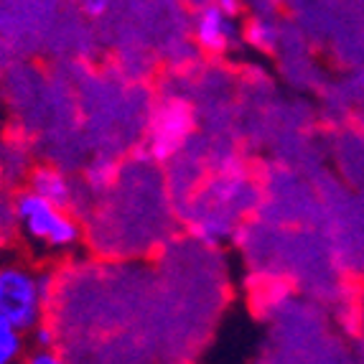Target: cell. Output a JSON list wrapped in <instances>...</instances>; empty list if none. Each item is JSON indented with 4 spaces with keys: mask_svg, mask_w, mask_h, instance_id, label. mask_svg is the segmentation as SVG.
Segmentation results:
<instances>
[{
    "mask_svg": "<svg viewBox=\"0 0 364 364\" xmlns=\"http://www.w3.org/2000/svg\"><path fill=\"white\" fill-rule=\"evenodd\" d=\"M49 301V275L18 257L0 260V314L31 331L43 321Z\"/></svg>",
    "mask_w": 364,
    "mask_h": 364,
    "instance_id": "1",
    "label": "cell"
},
{
    "mask_svg": "<svg viewBox=\"0 0 364 364\" xmlns=\"http://www.w3.org/2000/svg\"><path fill=\"white\" fill-rule=\"evenodd\" d=\"M16 222L28 242L56 252L77 247L82 240V227L69 214V209L49 201L33 188L21 191L16 199Z\"/></svg>",
    "mask_w": 364,
    "mask_h": 364,
    "instance_id": "2",
    "label": "cell"
},
{
    "mask_svg": "<svg viewBox=\"0 0 364 364\" xmlns=\"http://www.w3.org/2000/svg\"><path fill=\"white\" fill-rule=\"evenodd\" d=\"M191 130V112L188 105L181 100H171L161 107L156 122L151 128V151L153 158L164 161L183 143V138Z\"/></svg>",
    "mask_w": 364,
    "mask_h": 364,
    "instance_id": "3",
    "label": "cell"
},
{
    "mask_svg": "<svg viewBox=\"0 0 364 364\" xmlns=\"http://www.w3.org/2000/svg\"><path fill=\"white\" fill-rule=\"evenodd\" d=\"M194 38L209 54H225L237 38L235 13L219 8L217 3H207L194 18Z\"/></svg>",
    "mask_w": 364,
    "mask_h": 364,
    "instance_id": "4",
    "label": "cell"
},
{
    "mask_svg": "<svg viewBox=\"0 0 364 364\" xmlns=\"http://www.w3.org/2000/svg\"><path fill=\"white\" fill-rule=\"evenodd\" d=\"M33 191H38L41 196H46L49 201L59 204V207H67L74 199V183L72 178L64 173L61 168H54V166H38L33 173H31V183Z\"/></svg>",
    "mask_w": 364,
    "mask_h": 364,
    "instance_id": "5",
    "label": "cell"
},
{
    "mask_svg": "<svg viewBox=\"0 0 364 364\" xmlns=\"http://www.w3.org/2000/svg\"><path fill=\"white\" fill-rule=\"evenodd\" d=\"M26 334L28 331H23L11 318L0 314V364H13L26 357V349H28Z\"/></svg>",
    "mask_w": 364,
    "mask_h": 364,
    "instance_id": "6",
    "label": "cell"
},
{
    "mask_svg": "<svg viewBox=\"0 0 364 364\" xmlns=\"http://www.w3.org/2000/svg\"><path fill=\"white\" fill-rule=\"evenodd\" d=\"M278 38H280L278 26L270 18H265V16H255V18H250L247 23H245V41H247L252 49L273 51Z\"/></svg>",
    "mask_w": 364,
    "mask_h": 364,
    "instance_id": "7",
    "label": "cell"
},
{
    "mask_svg": "<svg viewBox=\"0 0 364 364\" xmlns=\"http://www.w3.org/2000/svg\"><path fill=\"white\" fill-rule=\"evenodd\" d=\"M28 336H31L33 349H56V334L49 323H43V321L36 323V326L28 331Z\"/></svg>",
    "mask_w": 364,
    "mask_h": 364,
    "instance_id": "8",
    "label": "cell"
},
{
    "mask_svg": "<svg viewBox=\"0 0 364 364\" xmlns=\"http://www.w3.org/2000/svg\"><path fill=\"white\" fill-rule=\"evenodd\" d=\"M79 3H82V11L90 18H102L105 13L109 11V0H79Z\"/></svg>",
    "mask_w": 364,
    "mask_h": 364,
    "instance_id": "9",
    "label": "cell"
},
{
    "mask_svg": "<svg viewBox=\"0 0 364 364\" xmlns=\"http://www.w3.org/2000/svg\"><path fill=\"white\" fill-rule=\"evenodd\" d=\"M28 359L33 364H56L61 357L54 352V349H33V354H31Z\"/></svg>",
    "mask_w": 364,
    "mask_h": 364,
    "instance_id": "10",
    "label": "cell"
},
{
    "mask_svg": "<svg viewBox=\"0 0 364 364\" xmlns=\"http://www.w3.org/2000/svg\"><path fill=\"white\" fill-rule=\"evenodd\" d=\"M212 3H217L219 8H225V11L230 13H240V8H242V0H212Z\"/></svg>",
    "mask_w": 364,
    "mask_h": 364,
    "instance_id": "11",
    "label": "cell"
},
{
    "mask_svg": "<svg viewBox=\"0 0 364 364\" xmlns=\"http://www.w3.org/2000/svg\"><path fill=\"white\" fill-rule=\"evenodd\" d=\"M262 6H267V8H278V6H283L286 0H260Z\"/></svg>",
    "mask_w": 364,
    "mask_h": 364,
    "instance_id": "12",
    "label": "cell"
},
{
    "mask_svg": "<svg viewBox=\"0 0 364 364\" xmlns=\"http://www.w3.org/2000/svg\"><path fill=\"white\" fill-rule=\"evenodd\" d=\"M359 90H362V95H364V72L359 74Z\"/></svg>",
    "mask_w": 364,
    "mask_h": 364,
    "instance_id": "13",
    "label": "cell"
},
{
    "mask_svg": "<svg viewBox=\"0 0 364 364\" xmlns=\"http://www.w3.org/2000/svg\"><path fill=\"white\" fill-rule=\"evenodd\" d=\"M0 79H3V72H0Z\"/></svg>",
    "mask_w": 364,
    "mask_h": 364,
    "instance_id": "14",
    "label": "cell"
}]
</instances>
